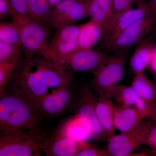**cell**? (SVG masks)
I'll use <instances>...</instances> for the list:
<instances>
[{
    "mask_svg": "<svg viewBox=\"0 0 156 156\" xmlns=\"http://www.w3.org/2000/svg\"><path fill=\"white\" fill-rule=\"evenodd\" d=\"M115 13L123 12L132 7L133 3L137 2L141 0H113Z\"/></svg>",
    "mask_w": 156,
    "mask_h": 156,
    "instance_id": "31",
    "label": "cell"
},
{
    "mask_svg": "<svg viewBox=\"0 0 156 156\" xmlns=\"http://www.w3.org/2000/svg\"><path fill=\"white\" fill-rule=\"evenodd\" d=\"M145 119V116L135 107L115 105V126L121 133L134 131Z\"/></svg>",
    "mask_w": 156,
    "mask_h": 156,
    "instance_id": "15",
    "label": "cell"
},
{
    "mask_svg": "<svg viewBox=\"0 0 156 156\" xmlns=\"http://www.w3.org/2000/svg\"><path fill=\"white\" fill-rule=\"evenodd\" d=\"M131 87L156 115V90L144 72L135 74Z\"/></svg>",
    "mask_w": 156,
    "mask_h": 156,
    "instance_id": "21",
    "label": "cell"
},
{
    "mask_svg": "<svg viewBox=\"0 0 156 156\" xmlns=\"http://www.w3.org/2000/svg\"><path fill=\"white\" fill-rule=\"evenodd\" d=\"M154 51L156 52V41H155L154 45Z\"/></svg>",
    "mask_w": 156,
    "mask_h": 156,
    "instance_id": "35",
    "label": "cell"
},
{
    "mask_svg": "<svg viewBox=\"0 0 156 156\" xmlns=\"http://www.w3.org/2000/svg\"><path fill=\"white\" fill-rule=\"evenodd\" d=\"M88 8L90 20L103 26L106 31L115 14L113 1L88 0Z\"/></svg>",
    "mask_w": 156,
    "mask_h": 156,
    "instance_id": "20",
    "label": "cell"
},
{
    "mask_svg": "<svg viewBox=\"0 0 156 156\" xmlns=\"http://www.w3.org/2000/svg\"><path fill=\"white\" fill-rule=\"evenodd\" d=\"M156 38L155 35L151 33L137 45L129 62L130 68L135 74L144 72L149 66L153 56Z\"/></svg>",
    "mask_w": 156,
    "mask_h": 156,
    "instance_id": "18",
    "label": "cell"
},
{
    "mask_svg": "<svg viewBox=\"0 0 156 156\" xmlns=\"http://www.w3.org/2000/svg\"><path fill=\"white\" fill-rule=\"evenodd\" d=\"M76 156H110L107 150L101 149L93 146L80 151Z\"/></svg>",
    "mask_w": 156,
    "mask_h": 156,
    "instance_id": "29",
    "label": "cell"
},
{
    "mask_svg": "<svg viewBox=\"0 0 156 156\" xmlns=\"http://www.w3.org/2000/svg\"><path fill=\"white\" fill-rule=\"evenodd\" d=\"M73 81L40 98L34 104L42 117H53L64 113L75 103L78 92Z\"/></svg>",
    "mask_w": 156,
    "mask_h": 156,
    "instance_id": "7",
    "label": "cell"
},
{
    "mask_svg": "<svg viewBox=\"0 0 156 156\" xmlns=\"http://www.w3.org/2000/svg\"><path fill=\"white\" fill-rule=\"evenodd\" d=\"M156 21V15L151 14L136 20L123 31L106 47L116 51L128 50L137 45L150 34Z\"/></svg>",
    "mask_w": 156,
    "mask_h": 156,
    "instance_id": "8",
    "label": "cell"
},
{
    "mask_svg": "<svg viewBox=\"0 0 156 156\" xmlns=\"http://www.w3.org/2000/svg\"><path fill=\"white\" fill-rule=\"evenodd\" d=\"M80 29V25L73 24L56 30L49 43L50 60L59 64L63 58L76 51Z\"/></svg>",
    "mask_w": 156,
    "mask_h": 156,
    "instance_id": "11",
    "label": "cell"
},
{
    "mask_svg": "<svg viewBox=\"0 0 156 156\" xmlns=\"http://www.w3.org/2000/svg\"><path fill=\"white\" fill-rule=\"evenodd\" d=\"M151 33L154 34L156 36V21L154 25L153 28L152 30Z\"/></svg>",
    "mask_w": 156,
    "mask_h": 156,
    "instance_id": "34",
    "label": "cell"
},
{
    "mask_svg": "<svg viewBox=\"0 0 156 156\" xmlns=\"http://www.w3.org/2000/svg\"><path fill=\"white\" fill-rule=\"evenodd\" d=\"M27 2L30 19L48 25L53 8L48 0H27Z\"/></svg>",
    "mask_w": 156,
    "mask_h": 156,
    "instance_id": "23",
    "label": "cell"
},
{
    "mask_svg": "<svg viewBox=\"0 0 156 156\" xmlns=\"http://www.w3.org/2000/svg\"><path fill=\"white\" fill-rule=\"evenodd\" d=\"M151 14L152 13L147 2L144 0L137 2L136 8H133L132 6L121 13H115L101 41L103 47L106 48L119 34L133 23Z\"/></svg>",
    "mask_w": 156,
    "mask_h": 156,
    "instance_id": "10",
    "label": "cell"
},
{
    "mask_svg": "<svg viewBox=\"0 0 156 156\" xmlns=\"http://www.w3.org/2000/svg\"><path fill=\"white\" fill-rule=\"evenodd\" d=\"M58 127L66 135L77 141H87L92 138L89 131L75 115L62 123Z\"/></svg>",
    "mask_w": 156,
    "mask_h": 156,
    "instance_id": "22",
    "label": "cell"
},
{
    "mask_svg": "<svg viewBox=\"0 0 156 156\" xmlns=\"http://www.w3.org/2000/svg\"><path fill=\"white\" fill-rule=\"evenodd\" d=\"M15 13L12 8L10 0H0V17H12Z\"/></svg>",
    "mask_w": 156,
    "mask_h": 156,
    "instance_id": "30",
    "label": "cell"
},
{
    "mask_svg": "<svg viewBox=\"0 0 156 156\" xmlns=\"http://www.w3.org/2000/svg\"><path fill=\"white\" fill-rule=\"evenodd\" d=\"M23 52L20 46L0 42V62H9L18 67L22 60Z\"/></svg>",
    "mask_w": 156,
    "mask_h": 156,
    "instance_id": "26",
    "label": "cell"
},
{
    "mask_svg": "<svg viewBox=\"0 0 156 156\" xmlns=\"http://www.w3.org/2000/svg\"><path fill=\"white\" fill-rule=\"evenodd\" d=\"M48 2L50 3L52 8L57 5L59 3L63 1V0H48Z\"/></svg>",
    "mask_w": 156,
    "mask_h": 156,
    "instance_id": "33",
    "label": "cell"
},
{
    "mask_svg": "<svg viewBox=\"0 0 156 156\" xmlns=\"http://www.w3.org/2000/svg\"><path fill=\"white\" fill-rule=\"evenodd\" d=\"M94 146L86 141H77L57 127L50 136L44 154L47 156H76L80 151Z\"/></svg>",
    "mask_w": 156,
    "mask_h": 156,
    "instance_id": "13",
    "label": "cell"
},
{
    "mask_svg": "<svg viewBox=\"0 0 156 156\" xmlns=\"http://www.w3.org/2000/svg\"><path fill=\"white\" fill-rule=\"evenodd\" d=\"M128 50L116 51L108 56L94 72L92 87L98 95L107 94L125 75Z\"/></svg>",
    "mask_w": 156,
    "mask_h": 156,
    "instance_id": "5",
    "label": "cell"
},
{
    "mask_svg": "<svg viewBox=\"0 0 156 156\" xmlns=\"http://www.w3.org/2000/svg\"><path fill=\"white\" fill-rule=\"evenodd\" d=\"M107 140V151L110 156H131L134 151L142 145L135 130L128 133L114 134Z\"/></svg>",
    "mask_w": 156,
    "mask_h": 156,
    "instance_id": "17",
    "label": "cell"
},
{
    "mask_svg": "<svg viewBox=\"0 0 156 156\" xmlns=\"http://www.w3.org/2000/svg\"><path fill=\"white\" fill-rule=\"evenodd\" d=\"M107 95L116 102V105L135 107L145 116L147 119L156 120V115L137 95L131 86L117 85Z\"/></svg>",
    "mask_w": 156,
    "mask_h": 156,
    "instance_id": "14",
    "label": "cell"
},
{
    "mask_svg": "<svg viewBox=\"0 0 156 156\" xmlns=\"http://www.w3.org/2000/svg\"><path fill=\"white\" fill-rule=\"evenodd\" d=\"M95 104L96 115L107 140L115 134V105L106 94L98 95Z\"/></svg>",
    "mask_w": 156,
    "mask_h": 156,
    "instance_id": "16",
    "label": "cell"
},
{
    "mask_svg": "<svg viewBox=\"0 0 156 156\" xmlns=\"http://www.w3.org/2000/svg\"><path fill=\"white\" fill-rule=\"evenodd\" d=\"M96 99L92 88L87 85L79 88L74 108L76 116L95 140L106 139L98 119Z\"/></svg>",
    "mask_w": 156,
    "mask_h": 156,
    "instance_id": "6",
    "label": "cell"
},
{
    "mask_svg": "<svg viewBox=\"0 0 156 156\" xmlns=\"http://www.w3.org/2000/svg\"><path fill=\"white\" fill-rule=\"evenodd\" d=\"M105 31L104 27L90 20L88 22L80 25L75 51L94 49V47L103 40Z\"/></svg>",
    "mask_w": 156,
    "mask_h": 156,
    "instance_id": "19",
    "label": "cell"
},
{
    "mask_svg": "<svg viewBox=\"0 0 156 156\" xmlns=\"http://www.w3.org/2000/svg\"><path fill=\"white\" fill-rule=\"evenodd\" d=\"M51 136L40 127L0 131V156H41Z\"/></svg>",
    "mask_w": 156,
    "mask_h": 156,
    "instance_id": "3",
    "label": "cell"
},
{
    "mask_svg": "<svg viewBox=\"0 0 156 156\" xmlns=\"http://www.w3.org/2000/svg\"><path fill=\"white\" fill-rule=\"evenodd\" d=\"M15 66L9 62H0V91L5 89L9 81L12 79Z\"/></svg>",
    "mask_w": 156,
    "mask_h": 156,
    "instance_id": "27",
    "label": "cell"
},
{
    "mask_svg": "<svg viewBox=\"0 0 156 156\" xmlns=\"http://www.w3.org/2000/svg\"><path fill=\"white\" fill-rule=\"evenodd\" d=\"M73 75L61 65L41 56L24 58L14 70L10 89L34 104L73 81Z\"/></svg>",
    "mask_w": 156,
    "mask_h": 156,
    "instance_id": "1",
    "label": "cell"
},
{
    "mask_svg": "<svg viewBox=\"0 0 156 156\" xmlns=\"http://www.w3.org/2000/svg\"><path fill=\"white\" fill-rule=\"evenodd\" d=\"M42 118L34 104L19 93L0 91V131L38 128Z\"/></svg>",
    "mask_w": 156,
    "mask_h": 156,
    "instance_id": "2",
    "label": "cell"
},
{
    "mask_svg": "<svg viewBox=\"0 0 156 156\" xmlns=\"http://www.w3.org/2000/svg\"><path fill=\"white\" fill-rule=\"evenodd\" d=\"M14 21L20 27V46L24 58L39 56L50 60L49 52L50 33L47 26L29 17Z\"/></svg>",
    "mask_w": 156,
    "mask_h": 156,
    "instance_id": "4",
    "label": "cell"
},
{
    "mask_svg": "<svg viewBox=\"0 0 156 156\" xmlns=\"http://www.w3.org/2000/svg\"><path fill=\"white\" fill-rule=\"evenodd\" d=\"M135 132L142 145L148 147L156 154V120L144 121Z\"/></svg>",
    "mask_w": 156,
    "mask_h": 156,
    "instance_id": "24",
    "label": "cell"
},
{
    "mask_svg": "<svg viewBox=\"0 0 156 156\" xmlns=\"http://www.w3.org/2000/svg\"><path fill=\"white\" fill-rule=\"evenodd\" d=\"M0 42L20 46V26L13 20L11 22L1 23L0 24Z\"/></svg>",
    "mask_w": 156,
    "mask_h": 156,
    "instance_id": "25",
    "label": "cell"
},
{
    "mask_svg": "<svg viewBox=\"0 0 156 156\" xmlns=\"http://www.w3.org/2000/svg\"><path fill=\"white\" fill-rule=\"evenodd\" d=\"M147 2L151 13L156 15V0H147Z\"/></svg>",
    "mask_w": 156,
    "mask_h": 156,
    "instance_id": "32",
    "label": "cell"
},
{
    "mask_svg": "<svg viewBox=\"0 0 156 156\" xmlns=\"http://www.w3.org/2000/svg\"><path fill=\"white\" fill-rule=\"evenodd\" d=\"M88 16V0H63L53 8L48 25L57 30Z\"/></svg>",
    "mask_w": 156,
    "mask_h": 156,
    "instance_id": "9",
    "label": "cell"
},
{
    "mask_svg": "<svg viewBox=\"0 0 156 156\" xmlns=\"http://www.w3.org/2000/svg\"><path fill=\"white\" fill-rule=\"evenodd\" d=\"M107 54L99 50H79L63 58L59 64L73 74L76 72L93 73L99 67Z\"/></svg>",
    "mask_w": 156,
    "mask_h": 156,
    "instance_id": "12",
    "label": "cell"
},
{
    "mask_svg": "<svg viewBox=\"0 0 156 156\" xmlns=\"http://www.w3.org/2000/svg\"><path fill=\"white\" fill-rule=\"evenodd\" d=\"M10 1L15 14L30 17L27 0H10Z\"/></svg>",
    "mask_w": 156,
    "mask_h": 156,
    "instance_id": "28",
    "label": "cell"
}]
</instances>
